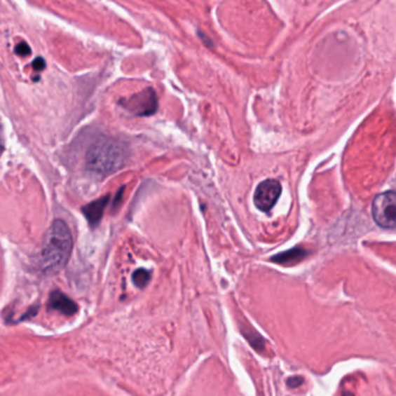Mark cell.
I'll use <instances>...</instances> for the list:
<instances>
[{
  "mask_svg": "<svg viewBox=\"0 0 396 396\" xmlns=\"http://www.w3.org/2000/svg\"><path fill=\"white\" fill-rule=\"evenodd\" d=\"M74 240L68 224L61 219L55 220L48 228L41 247L39 266L44 275H56L68 264L71 256Z\"/></svg>",
  "mask_w": 396,
  "mask_h": 396,
  "instance_id": "obj_1",
  "label": "cell"
},
{
  "mask_svg": "<svg viewBox=\"0 0 396 396\" xmlns=\"http://www.w3.org/2000/svg\"><path fill=\"white\" fill-rule=\"evenodd\" d=\"M372 215L380 227L396 228V192L388 191L376 196L372 203Z\"/></svg>",
  "mask_w": 396,
  "mask_h": 396,
  "instance_id": "obj_3",
  "label": "cell"
},
{
  "mask_svg": "<svg viewBox=\"0 0 396 396\" xmlns=\"http://www.w3.org/2000/svg\"><path fill=\"white\" fill-rule=\"evenodd\" d=\"M281 185L278 180L266 179L261 182L254 191V203L258 210L268 213L275 207L280 197Z\"/></svg>",
  "mask_w": 396,
  "mask_h": 396,
  "instance_id": "obj_5",
  "label": "cell"
},
{
  "mask_svg": "<svg viewBox=\"0 0 396 396\" xmlns=\"http://www.w3.org/2000/svg\"><path fill=\"white\" fill-rule=\"evenodd\" d=\"M302 383H303V378H301V376H291V378L287 380V385L288 386L292 387V388L300 387Z\"/></svg>",
  "mask_w": 396,
  "mask_h": 396,
  "instance_id": "obj_12",
  "label": "cell"
},
{
  "mask_svg": "<svg viewBox=\"0 0 396 396\" xmlns=\"http://www.w3.org/2000/svg\"><path fill=\"white\" fill-rule=\"evenodd\" d=\"M150 279L151 273L146 268H137L132 275V284L139 288L146 287V285L149 284Z\"/></svg>",
  "mask_w": 396,
  "mask_h": 396,
  "instance_id": "obj_9",
  "label": "cell"
},
{
  "mask_svg": "<svg viewBox=\"0 0 396 396\" xmlns=\"http://www.w3.org/2000/svg\"><path fill=\"white\" fill-rule=\"evenodd\" d=\"M127 156V149L121 142L102 137L88 148L85 165L90 172L98 176H109L125 165Z\"/></svg>",
  "mask_w": 396,
  "mask_h": 396,
  "instance_id": "obj_2",
  "label": "cell"
},
{
  "mask_svg": "<svg viewBox=\"0 0 396 396\" xmlns=\"http://www.w3.org/2000/svg\"><path fill=\"white\" fill-rule=\"evenodd\" d=\"M32 67H33L35 71H42L46 68V61L42 57L35 58L33 63H32Z\"/></svg>",
  "mask_w": 396,
  "mask_h": 396,
  "instance_id": "obj_13",
  "label": "cell"
},
{
  "mask_svg": "<svg viewBox=\"0 0 396 396\" xmlns=\"http://www.w3.org/2000/svg\"><path fill=\"white\" fill-rule=\"evenodd\" d=\"M343 396H355V395H353V394L351 393H344L343 394Z\"/></svg>",
  "mask_w": 396,
  "mask_h": 396,
  "instance_id": "obj_14",
  "label": "cell"
},
{
  "mask_svg": "<svg viewBox=\"0 0 396 396\" xmlns=\"http://www.w3.org/2000/svg\"><path fill=\"white\" fill-rule=\"evenodd\" d=\"M109 201V197L106 196V197L95 200L93 203H88L83 208V214H84V217H86V220L91 227H97L100 224L102 215H104V210H105Z\"/></svg>",
  "mask_w": 396,
  "mask_h": 396,
  "instance_id": "obj_7",
  "label": "cell"
},
{
  "mask_svg": "<svg viewBox=\"0 0 396 396\" xmlns=\"http://www.w3.org/2000/svg\"><path fill=\"white\" fill-rule=\"evenodd\" d=\"M242 332H243L244 336H245V339L249 341L251 346H254V350H257V351L264 350V339H263V337H261V335H258L257 332H254V329H249L247 332L242 330Z\"/></svg>",
  "mask_w": 396,
  "mask_h": 396,
  "instance_id": "obj_10",
  "label": "cell"
},
{
  "mask_svg": "<svg viewBox=\"0 0 396 396\" xmlns=\"http://www.w3.org/2000/svg\"><path fill=\"white\" fill-rule=\"evenodd\" d=\"M49 307L65 316L75 315L78 312V305L61 291L51 292Z\"/></svg>",
  "mask_w": 396,
  "mask_h": 396,
  "instance_id": "obj_6",
  "label": "cell"
},
{
  "mask_svg": "<svg viewBox=\"0 0 396 396\" xmlns=\"http://www.w3.org/2000/svg\"><path fill=\"white\" fill-rule=\"evenodd\" d=\"M14 53L15 54L19 55V56H28V55H31L32 50L29 46H28L25 41H21L20 43L17 44V47L14 49Z\"/></svg>",
  "mask_w": 396,
  "mask_h": 396,
  "instance_id": "obj_11",
  "label": "cell"
},
{
  "mask_svg": "<svg viewBox=\"0 0 396 396\" xmlns=\"http://www.w3.org/2000/svg\"><path fill=\"white\" fill-rule=\"evenodd\" d=\"M120 104L129 113L137 116H153L158 107L156 93L151 88L129 97L127 100H122Z\"/></svg>",
  "mask_w": 396,
  "mask_h": 396,
  "instance_id": "obj_4",
  "label": "cell"
},
{
  "mask_svg": "<svg viewBox=\"0 0 396 396\" xmlns=\"http://www.w3.org/2000/svg\"><path fill=\"white\" fill-rule=\"evenodd\" d=\"M307 254H308V252L303 249L295 247V249L286 251V252L275 254V257L271 258V261H275L277 264L289 266V265L298 264L299 261H301Z\"/></svg>",
  "mask_w": 396,
  "mask_h": 396,
  "instance_id": "obj_8",
  "label": "cell"
}]
</instances>
